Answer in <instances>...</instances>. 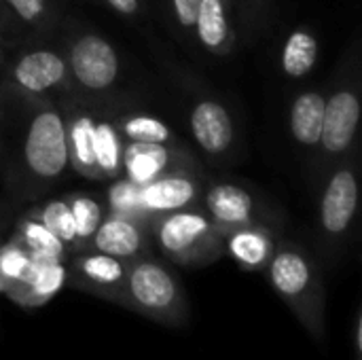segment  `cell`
Here are the masks:
<instances>
[{
  "label": "cell",
  "instance_id": "obj_1",
  "mask_svg": "<svg viewBox=\"0 0 362 360\" xmlns=\"http://www.w3.org/2000/svg\"><path fill=\"white\" fill-rule=\"evenodd\" d=\"M272 289L316 344L327 337V293L318 263L297 244L276 246L265 267Z\"/></svg>",
  "mask_w": 362,
  "mask_h": 360
},
{
  "label": "cell",
  "instance_id": "obj_2",
  "mask_svg": "<svg viewBox=\"0 0 362 360\" xmlns=\"http://www.w3.org/2000/svg\"><path fill=\"white\" fill-rule=\"evenodd\" d=\"M117 306L170 329L187 327L191 318L189 299L178 276L148 255L129 261Z\"/></svg>",
  "mask_w": 362,
  "mask_h": 360
},
{
  "label": "cell",
  "instance_id": "obj_3",
  "mask_svg": "<svg viewBox=\"0 0 362 360\" xmlns=\"http://www.w3.org/2000/svg\"><path fill=\"white\" fill-rule=\"evenodd\" d=\"M151 238L172 263L182 267H206L225 255V233L195 208L155 216Z\"/></svg>",
  "mask_w": 362,
  "mask_h": 360
},
{
  "label": "cell",
  "instance_id": "obj_4",
  "mask_svg": "<svg viewBox=\"0 0 362 360\" xmlns=\"http://www.w3.org/2000/svg\"><path fill=\"white\" fill-rule=\"evenodd\" d=\"M25 163L38 178H59L68 168L66 121L55 108H42L34 115L25 138Z\"/></svg>",
  "mask_w": 362,
  "mask_h": 360
},
{
  "label": "cell",
  "instance_id": "obj_5",
  "mask_svg": "<svg viewBox=\"0 0 362 360\" xmlns=\"http://www.w3.org/2000/svg\"><path fill=\"white\" fill-rule=\"evenodd\" d=\"M74 257L66 263L68 278L66 284H70L76 291L95 295L108 303H119L121 289L127 276L129 261L85 248L78 252H72Z\"/></svg>",
  "mask_w": 362,
  "mask_h": 360
},
{
  "label": "cell",
  "instance_id": "obj_6",
  "mask_svg": "<svg viewBox=\"0 0 362 360\" xmlns=\"http://www.w3.org/2000/svg\"><path fill=\"white\" fill-rule=\"evenodd\" d=\"M358 210V180L352 168H339L320 199V227L327 244L335 246L350 233Z\"/></svg>",
  "mask_w": 362,
  "mask_h": 360
},
{
  "label": "cell",
  "instance_id": "obj_7",
  "mask_svg": "<svg viewBox=\"0 0 362 360\" xmlns=\"http://www.w3.org/2000/svg\"><path fill=\"white\" fill-rule=\"evenodd\" d=\"M199 197H202L199 178L180 166L168 170L159 178L140 187L142 210L151 221L168 212L193 208V204H197Z\"/></svg>",
  "mask_w": 362,
  "mask_h": 360
},
{
  "label": "cell",
  "instance_id": "obj_8",
  "mask_svg": "<svg viewBox=\"0 0 362 360\" xmlns=\"http://www.w3.org/2000/svg\"><path fill=\"white\" fill-rule=\"evenodd\" d=\"M70 72L91 91L108 89L119 74V57L115 47L95 34L81 36L70 47Z\"/></svg>",
  "mask_w": 362,
  "mask_h": 360
},
{
  "label": "cell",
  "instance_id": "obj_9",
  "mask_svg": "<svg viewBox=\"0 0 362 360\" xmlns=\"http://www.w3.org/2000/svg\"><path fill=\"white\" fill-rule=\"evenodd\" d=\"M148 244L151 223L108 212L104 214L100 227L95 229L89 248L123 261H132L136 257L148 255Z\"/></svg>",
  "mask_w": 362,
  "mask_h": 360
},
{
  "label": "cell",
  "instance_id": "obj_10",
  "mask_svg": "<svg viewBox=\"0 0 362 360\" xmlns=\"http://www.w3.org/2000/svg\"><path fill=\"white\" fill-rule=\"evenodd\" d=\"M202 202H204V212L223 233L235 227L259 223L257 202L240 185L216 182L210 189H206Z\"/></svg>",
  "mask_w": 362,
  "mask_h": 360
},
{
  "label": "cell",
  "instance_id": "obj_11",
  "mask_svg": "<svg viewBox=\"0 0 362 360\" xmlns=\"http://www.w3.org/2000/svg\"><path fill=\"white\" fill-rule=\"evenodd\" d=\"M66 278V261L32 257L28 274L6 293V297L21 308H40L64 289Z\"/></svg>",
  "mask_w": 362,
  "mask_h": 360
},
{
  "label": "cell",
  "instance_id": "obj_12",
  "mask_svg": "<svg viewBox=\"0 0 362 360\" xmlns=\"http://www.w3.org/2000/svg\"><path fill=\"white\" fill-rule=\"evenodd\" d=\"M358 121H361L358 95L350 89H341L333 93L331 100H327L320 146L333 155L346 153L356 138Z\"/></svg>",
  "mask_w": 362,
  "mask_h": 360
},
{
  "label": "cell",
  "instance_id": "obj_13",
  "mask_svg": "<svg viewBox=\"0 0 362 360\" xmlns=\"http://www.w3.org/2000/svg\"><path fill=\"white\" fill-rule=\"evenodd\" d=\"M180 166V157L172 144L127 142L123 144L121 174L134 185H148L168 170Z\"/></svg>",
  "mask_w": 362,
  "mask_h": 360
},
{
  "label": "cell",
  "instance_id": "obj_14",
  "mask_svg": "<svg viewBox=\"0 0 362 360\" xmlns=\"http://www.w3.org/2000/svg\"><path fill=\"white\" fill-rule=\"evenodd\" d=\"M274 233L261 225H244L225 233V255H229L244 272H265L276 252Z\"/></svg>",
  "mask_w": 362,
  "mask_h": 360
},
{
  "label": "cell",
  "instance_id": "obj_15",
  "mask_svg": "<svg viewBox=\"0 0 362 360\" xmlns=\"http://www.w3.org/2000/svg\"><path fill=\"white\" fill-rule=\"evenodd\" d=\"M191 132L208 155L225 153L233 142V121L229 110L216 100H202L191 110Z\"/></svg>",
  "mask_w": 362,
  "mask_h": 360
},
{
  "label": "cell",
  "instance_id": "obj_16",
  "mask_svg": "<svg viewBox=\"0 0 362 360\" xmlns=\"http://www.w3.org/2000/svg\"><path fill=\"white\" fill-rule=\"evenodd\" d=\"M68 64L62 55L49 49H36L17 59L13 66V81L19 89L30 93H42L64 83Z\"/></svg>",
  "mask_w": 362,
  "mask_h": 360
},
{
  "label": "cell",
  "instance_id": "obj_17",
  "mask_svg": "<svg viewBox=\"0 0 362 360\" xmlns=\"http://www.w3.org/2000/svg\"><path fill=\"white\" fill-rule=\"evenodd\" d=\"M66 121L68 161L81 176H95V119L89 112H72Z\"/></svg>",
  "mask_w": 362,
  "mask_h": 360
},
{
  "label": "cell",
  "instance_id": "obj_18",
  "mask_svg": "<svg viewBox=\"0 0 362 360\" xmlns=\"http://www.w3.org/2000/svg\"><path fill=\"white\" fill-rule=\"evenodd\" d=\"M193 28L199 42L214 55H225L233 45V28L225 0H202Z\"/></svg>",
  "mask_w": 362,
  "mask_h": 360
},
{
  "label": "cell",
  "instance_id": "obj_19",
  "mask_svg": "<svg viewBox=\"0 0 362 360\" xmlns=\"http://www.w3.org/2000/svg\"><path fill=\"white\" fill-rule=\"evenodd\" d=\"M325 110H327V98L318 91H305L295 98L291 106V132L299 144L303 146L320 144Z\"/></svg>",
  "mask_w": 362,
  "mask_h": 360
},
{
  "label": "cell",
  "instance_id": "obj_20",
  "mask_svg": "<svg viewBox=\"0 0 362 360\" xmlns=\"http://www.w3.org/2000/svg\"><path fill=\"white\" fill-rule=\"evenodd\" d=\"M17 244H21L32 257H42V259H57V261H66L68 259V248L64 246V242L51 233L38 219L34 216H23L17 227L13 238Z\"/></svg>",
  "mask_w": 362,
  "mask_h": 360
},
{
  "label": "cell",
  "instance_id": "obj_21",
  "mask_svg": "<svg viewBox=\"0 0 362 360\" xmlns=\"http://www.w3.org/2000/svg\"><path fill=\"white\" fill-rule=\"evenodd\" d=\"M316 59H318V40L314 32L305 28L291 32L282 49V70L288 76L299 79L312 72V68L316 66Z\"/></svg>",
  "mask_w": 362,
  "mask_h": 360
},
{
  "label": "cell",
  "instance_id": "obj_22",
  "mask_svg": "<svg viewBox=\"0 0 362 360\" xmlns=\"http://www.w3.org/2000/svg\"><path fill=\"white\" fill-rule=\"evenodd\" d=\"M123 138L119 136L115 123L95 119V176L117 178L121 174Z\"/></svg>",
  "mask_w": 362,
  "mask_h": 360
},
{
  "label": "cell",
  "instance_id": "obj_23",
  "mask_svg": "<svg viewBox=\"0 0 362 360\" xmlns=\"http://www.w3.org/2000/svg\"><path fill=\"white\" fill-rule=\"evenodd\" d=\"M121 138L127 142H155V144H172L174 134L168 123L153 115H127L115 123Z\"/></svg>",
  "mask_w": 362,
  "mask_h": 360
},
{
  "label": "cell",
  "instance_id": "obj_24",
  "mask_svg": "<svg viewBox=\"0 0 362 360\" xmlns=\"http://www.w3.org/2000/svg\"><path fill=\"white\" fill-rule=\"evenodd\" d=\"M68 206L72 212V221H74V231H76V252L89 248V242L95 233V229L100 227L102 219H104V206L98 197L91 195H68Z\"/></svg>",
  "mask_w": 362,
  "mask_h": 360
},
{
  "label": "cell",
  "instance_id": "obj_25",
  "mask_svg": "<svg viewBox=\"0 0 362 360\" xmlns=\"http://www.w3.org/2000/svg\"><path fill=\"white\" fill-rule=\"evenodd\" d=\"M30 216L38 219L51 233H55L64 242L68 252H76V231H74V221H72V212H70L66 197L42 204L40 208L30 212Z\"/></svg>",
  "mask_w": 362,
  "mask_h": 360
},
{
  "label": "cell",
  "instance_id": "obj_26",
  "mask_svg": "<svg viewBox=\"0 0 362 360\" xmlns=\"http://www.w3.org/2000/svg\"><path fill=\"white\" fill-rule=\"evenodd\" d=\"M32 255L17 244L15 240H8L0 244V293L6 295L30 269Z\"/></svg>",
  "mask_w": 362,
  "mask_h": 360
},
{
  "label": "cell",
  "instance_id": "obj_27",
  "mask_svg": "<svg viewBox=\"0 0 362 360\" xmlns=\"http://www.w3.org/2000/svg\"><path fill=\"white\" fill-rule=\"evenodd\" d=\"M108 212H115V214H123V216H132V219L151 223V219L142 210L140 185H134L127 178L117 180L110 187V191H108Z\"/></svg>",
  "mask_w": 362,
  "mask_h": 360
},
{
  "label": "cell",
  "instance_id": "obj_28",
  "mask_svg": "<svg viewBox=\"0 0 362 360\" xmlns=\"http://www.w3.org/2000/svg\"><path fill=\"white\" fill-rule=\"evenodd\" d=\"M25 21H40L47 11V0H4Z\"/></svg>",
  "mask_w": 362,
  "mask_h": 360
},
{
  "label": "cell",
  "instance_id": "obj_29",
  "mask_svg": "<svg viewBox=\"0 0 362 360\" xmlns=\"http://www.w3.org/2000/svg\"><path fill=\"white\" fill-rule=\"evenodd\" d=\"M199 4H202V0H172L176 19L182 28H193Z\"/></svg>",
  "mask_w": 362,
  "mask_h": 360
},
{
  "label": "cell",
  "instance_id": "obj_30",
  "mask_svg": "<svg viewBox=\"0 0 362 360\" xmlns=\"http://www.w3.org/2000/svg\"><path fill=\"white\" fill-rule=\"evenodd\" d=\"M352 346H354V360H362V312H356L354 331H352Z\"/></svg>",
  "mask_w": 362,
  "mask_h": 360
},
{
  "label": "cell",
  "instance_id": "obj_31",
  "mask_svg": "<svg viewBox=\"0 0 362 360\" xmlns=\"http://www.w3.org/2000/svg\"><path fill=\"white\" fill-rule=\"evenodd\" d=\"M115 11L123 13V15H134L138 11V0H106Z\"/></svg>",
  "mask_w": 362,
  "mask_h": 360
},
{
  "label": "cell",
  "instance_id": "obj_32",
  "mask_svg": "<svg viewBox=\"0 0 362 360\" xmlns=\"http://www.w3.org/2000/svg\"><path fill=\"white\" fill-rule=\"evenodd\" d=\"M0 59H2V51H0Z\"/></svg>",
  "mask_w": 362,
  "mask_h": 360
}]
</instances>
